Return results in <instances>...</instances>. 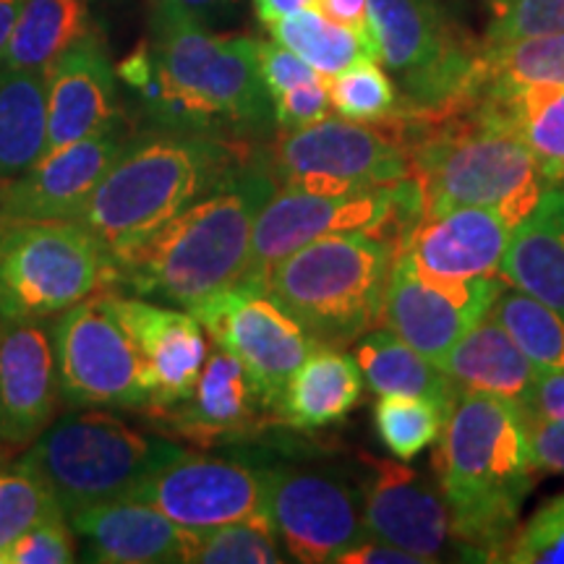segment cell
I'll return each instance as SVG.
<instances>
[{
  "label": "cell",
  "instance_id": "obj_1",
  "mask_svg": "<svg viewBox=\"0 0 564 564\" xmlns=\"http://www.w3.org/2000/svg\"><path fill=\"white\" fill-rule=\"evenodd\" d=\"M116 74L160 129L217 139L220 131H264L274 123L259 40L215 34L173 0H150V42Z\"/></svg>",
  "mask_w": 564,
  "mask_h": 564
},
{
  "label": "cell",
  "instance_id": "obj_2",
  "mask_svg": "<svg viewBox=\"0 0 564 564\" xmlns=\"http://www.w3.org/2000/svg\"><path fill=\"white\" fill-rule=\"evenodd\" d=\"M436 484L468 560H505L535 470L525 408L463 392L434 449Z\"/></svg>",
  "mask_w": 564,
  "mask_h": 564
},
{
  "label": "cell",
  "instance_id": "obj_3",
  "mask_svg": "<svg viewBox=\"0 0 564 564\" xmlns=\"http://www.w3.org/2000/svg\"><path fill=\"white\" fill-rule=\"evenodd\" d=\"M278 188L270 167L236 165L141 246L118 270L116 285L186 312L241 285L249 272L253 223Z\"/></svg>",
  "mask_w": 564,
  "mask_h": 564
},
{
  "label": "cell",
  "instance_id": "obj_4",
  "mask_svg": "<svg viewBox=\"0 0 564 564\" xmlns=\"http://www.w3.org/2000/svg\"><path fill=\"white\" fill-rule=\"evenodd\" d=\"M236 167L228 144L204 133L167 131L129 139L76 215L118 270L141 246L199 202Z\"/></svg>",
  "mask_w": 564,
  "mask_h": 564
},
{
  "label": "cell",
  "instance_id": "obj_5",
  "mask_svg": "<svg viewBox=\"0 0 564 564\" xmlns=\"http://www.w3.org/2000/svg\"><path fill=\"white\" fill-rule=\"evenodd\" d=\"M421 220L460 207H491L518 225L552 183L531 150L478 108L440 121L405 116Z\"/></svg>",
  "mask_w": 564,
  "mask_h": 564
},
{
  "label": "cell",
  "instance_id": "obj_6",
  "mask_svg": "<svg viewBox=\"0 0 564 564\" xmlns=\"http://www.w3.org/2000/svg\"><path fill=\"white\" fill-rule=\"evenodd\" d=\"M398 246L369 232L324 236L267 272L262 291L319 348H343L382 324Z\"/></svg>",
  "mask_w": 564,
  "mask_h": 564
},
{
  "label": "cell",
  "instance_id": "obj_7",
  "mask_svg": "<svg viewBox=\"0 0 564 564\" xmlns=\"http://www.w3.org/2000/svg\"><path fill=\"white\" fill-rule=\"evenodd\" d=\"M181 449L112 413L79 411L55 419L19 457L17 470L45 486L68 518L84 507L129 497Z\"/></svg>",
  "mask_w": 564,
  "mask_h": 564
},
{
  "label": "cell",
  "instance_id": "obj_8",
  "mask_svg": "<svg viewBox=\"0 0 564 564\" xmlns=\"http://www.w3.org/2000/svg\"><path fill=\"white\" fill-rule=\"evenodd\" d=\"M369 34L405 116L440 121L481 97V45H468L432 0H369Z\"/></svg>",
  "mask_w": 564,
  "mask_h": 564
},
{
  "label": "cell",
  "instance_id": "obj_9",
  "mask_svg": "<svg viewBox=\"0 0 564 564\" xmlns=\"http://www.w3.org/2000/svg\"><path fill=\"white\" fill-rule=\"evenodd\" d=\"M116 285L108 251L76 220H0V316H58Z\"/></svg>",
  "mask_w": 564,
  "mask_h": 564
},
{
  "label": "cell",
  "instance_id": "obj_10",
  "mask_svg": "<svg viewBox=\"0 0 564 564\" xmlns=\"http://www.w3.org/2000/svg\"><path fill=\"white\" fill-rule=\"evenodd\" d=\"M419 220L421 199L413 178L348 194L278 188L253 223L249 272L241 285L259 288L274 264L324 236L369 232L400 246Z\"/></svg>",
  "mask_w": 564,
  "mask_h": 564
},
{
  "label": "cell",
  "instance_id": "obj_11",
  "mask_svg": "<svg viewBox=\"0 0 564 564\" xmlns=\"http://www.w3.org/2000/svg\"><path fill=\"white\" fill-rule=\"evenodd\" d=\"M270 173L280 188L314 194H348L411 181L405 118L379 123L324 118L285 131L274 144Z\"/></svg>",
  "mask_w": 564,
  "mask_h": 564
},
{
  "label": "cell",
  "instance_id": "obj_12",
  "mask_svg": "<svg viewBox=\"0 0 564 564\" xmlns=\"http://www.w3.org/2000/svg\"><path fill=\"white\" fill-rule=\"evenodd\" d=\"M63 400L82 408H150L144 358L102 291L51 324Z\"/></svg>",
  "mask_w": 564,
  "mask_h": 564
},
{
  "label": "cell",
  "instance_id": "obj_13",
  "mask_svg": "<svg viewBox=\"0 0 564 564\" xmlns=\"http://www.w3.org/2000/svg\"><path fill=\"white\" fill-rule=\"evenodd\" d=\"M267 514L295 562H337L369 535L361 489L337 470L267 468Z\"/></svg>",
  "mask_w": 564,
  "mask_h": 564
},
{
  "label": "cell",
  "instance_id": "obj_14",
  "mask_svg": "<svg viewBox=\"0 0 564 564\" xmlns=\"http://www.w3.org/2000/svg\"><path fill=\"white\" fill-rule=\"evenodd\" d=\"M129 497L158 507L188 531H209L238 520H270L267 468L192 449H181L162 463Z\"/></svg>",
  "mask_w": 564,
  "mask_h": 564
},
{
  "label": "cell",
  "instance_id": "obj_15",
  "mask_svg": "<svg viewBox=\"0 0 564 564\" xmlns=\"http://www.w3.org/2000/svg\"><path fill=\"white\" fill-rule=\"evenodd\" d=\"M505 285L502 272L465 280L440 278L398 253L387 280L382 324L429 361L440 364L491 312Z\"/></svg>",
  "mask_w": 564,
  "mask_h": 564
},
{
  "label": "cell",
  "instance_id": "obj_16",
  "mask_svg": "<svg viewBox=\"0 0 564 564\" xmlns=\"http://www.w3.org/2000/svg\"><path fill=\"white\" fill-rule=\"evenodd\" d=\"M192 314L212 343L243 364L272 411L288 379L319 348L262 288L236 285L202 303Z\"/></svg>",
  "mask_w": 564,
  "mask_h": 564
},
{
  "label": "cell",
  "instance_id": "obj_17",
  "mask_svg": "<svg viewBox=\"0 0 564 564\" xmlns=\"http://www.w3.org/2000/svg\"><path fill=\"white\" fill-rule=\"evenodd\" d=\"M361 510L366 533L429 562L455 552L468 560L455 539L453 514L440 484L394 460H366L361 478Z\"/></svg>",
  "mask_w": 564,
  "mask_h": 564
},
{
  "label": "cell",
  "instance_id": "obj_18",
  "mask_svg": "<svg viewBox=\"0 0 564 564\" xmlns=\"http://www.w3.org/2000/svg\"><path fill=\"white\" fill-rule=\"evenodd\" d=\"M123 121L42 154L17 178L0 183V220H76L84 202L129 144Z\"/></svg>",
  "mask_w": 564,
  "mask_h": 564
},
{
  "label": "cell",
  "instance_id": "obj_19",
  "mask_svg": "<svg viewBox=\"0 0 564 564\" xmlns=\"http://www.w3.org/2000/svg\"><path fill=\"white\" fill-rule=\"evenodd\" d=\"M110 308L137 343L150 377V408L167 411L194 392L212 345L199 319L178 306L105 293Z\"/></svg>",
  "mask_w": 564,
  "mask_h": 564
},
{
  "label": "cell",
  "instance_id": "obj_20",
  "mask_svg": "<svg viewBox=\"0 0 564 564\" xmlns=\"http://www.w3.org/2000/svg\"><path fill=\"white\" fill-rule=\"evenodd\" d=\"M58 394L51 329L0 316V442L30 447L53 423Z\"/></svg>",
  "mask_w": 564,
  "mask_h": 564
},
{
  "label": "cell",
  "instance_id": "obj_21",
  "mask_svg": "<svg viewBox=\"0 0 564 564\" xmlns=\"http://www.w3.org/2000/svg\"><path fill=\"white\" fill-rule=\"evenodd\" d=\"M47 84V141L51 154L123 121L118 105V74L108 47L97 32L68 47L45 70Z\"/></svg>",
  "mask_w": 564,
  "mask_h": 564
},
{
  "label": "cell",
  "instance_id": "obj_22",
  "mask_svg": "<svg viewBox=\"0 0 564 564\" xmlns=\"http://www.w3.org/2000/svg\"><path fill=\"white\" fill-rule=\"evenodd\" d=\"M70 531L87 544L89 562L102 564H183L192 562L194 531L158 507L123 497L68 514Z\"/></svg>",
  "mask_w": 564,
  "mask_h": 564
},
{
  "label": "cell",
  "instance_id": "obj_23",
  "mask_svg": "<svg viewBox=\"0 0 564 564\" xmlns=\"http://www.w3.org/2000/svg\"><path fill=\"white\" fill-rule=\"evenodd\" d=\"M267 411L272 408L264 403L243 364L220 345H212L194 392L160 415L173 434L199 447H212L257 432Z\"/></svg>",
  "mask_w": 564,
  "mask_h": 564
},
{
  "label": "cell",
  "instance_id": "obj_24",
  "mask_svg": "<svg viewBox=\"0 0 564 564\" xmlns=\"http://www.w3.org/2000/svg\"><path fill=\"white\" fill-rule=\"evenodd\" d=\"M512 225L491 207H460L423 217L400 241L398 253L440 278H481L502 267Z\"/></svg>",
  "mask_w": 564,
  "mask_h": 564
},
{
  "label": "cell",
  "instance_id": "obj_25",
  "mask_svg": "<svg viewBox=\"0 0 564 564\" xmlns=\"http://www.w3.org/2000/svg\"><path fill=\"white\" fill-rule=\"evenodd\" d=\"M440 366L463 392L497 394L520 408L531 405L541 373L491 314L470 327Z\"/></svg>",
  "mask_w": 564,
  "mask_h": 564
},
{
  "label": "cell",
  "instance_id": "obj_26",
  "mask_svg": "<svg viewBox=\"0 0 564 564\" xmlns=\"http://www.w3.org/2000/svg\"><path fill=\"white\" fill-rule=\"evenodd\" d=\"M499 272L510 285L564 314V192L549 186L512 228Z\"/></svg>",
  "mask_w": 564,
  "mask_h": 564
},
{
  "label": "cell",
  "instance_id": "obj_27",
  "mask_svg": "<svg viewBox=\"0 0 564 564\" xmlns=\"http://www.w3.org/2000/svg\"><path fill=\"white\" fill-rule=\"evenodd\" d=\"M474 108L523 141L552 186L564 178V87H486Z\"/></svg>",
  "mask_w": 564,
  "mask_h": 564
},
{
  "label": "cell",
  "instance_id": "obj_28",
  "mask_svg": "<svg viewBox=\"0 0 564 564\" xmlns=\"http://www.w3.org/2000/svg\"><path fill=\"white\" fill-rule=\"evenodd\" d=\"M364 390V373L356 358L335 348H316L288 379L278 419L293 429H324L345 419Z\"/></svg>",
  "mask_w": 564,
  "mask_h": 564
},
{
  "label": "cell",
  "instance_id": "obj_29",
  "mask_svg": "<svg viewBox=\"0 0 564 564\" xmlns=\"http://www.w3.org/2000/svg\"><path fill=\"white\" fill-rule=\"evenodd\" d=\"M352 358L364 373V382L377 394L429 400L444 415H449L463 394L440 364L429 361L390 329H371L358 337Z\"/></svg>",
  "mask_w": 564,
  "mask_h": 564
},
{
  "label": "cell",
  "instance_id": "obj_30",
  "mask_svg": "<svg viewBox=\"0 0 564 564\" xmlns=\"http://www.w3.org/2000/svg\"><path fill=\"white\" fill-rule=\"evenodd\" d=\"M45 74L0 66V183L17 178L45 152Z\"/></svg>",
  "mask_w": 564,
  "mask_h": 564
},
{
  "label": "cell",
  "instance_id": "obj_31",
  "mask_svg": "<svg viewBox=\"0 0 564 564\" xmlns=\"http://www.w3.org/2000/svg\"><path fill=\"white\" fill-rule=\"evenodd\" d=\"M89 32L95 30L87 0H24L0 66L45 74Z\"/></svg>",
  "mask_w": 564,
  "mask_h": 564
},
{
  "label": "cell",
  "instance_id": "obj_32",
  "mask_svg": "<svg viewBox=\"0 0 564 564\" xmlns=\"http://www.w3.org/2000/svg\"><path fill=\"white\" fill-rule=\"evenodd\" d=\"M267 30L272 32V37L280 45L301 55L308 66L319 70L327 79L358 61H377V47H373L371 34L337 24V21L324 17L316 6L272 21Z\"/></svg>",
  "mask_w": 564,
  "mask_h": 564
},
{
  "label": "cell",
  "instance_id": "obj_33",
  "mask_svg": "<svg viewBox=\"0 0 564 564\" xmlns=\"http://www.w3.org/2000/svg\"><path fill=\"white\" fill-rule=\"evenodd\" d=\"M539 371H564V314L520 288H502L491 312Z\"/></svg>",
  "mask_w": 564,
  "mask_h": 564
},
{
  "label": "cell",
  "instance_id": "obj_34",
  "mask_svg": "<svg viewBox=\"0 0 564 564\" xmlns=\"http://www.w3.org/2000/svg\"><path fill=\"white\" fill-rule=\"evenodd\" d=\"M481 82L484 89L533 84L564 87V32L514 40L497 47H486L481 42Z\"/></svg>",
  "mask_w": 564,
  "mask_h": 564
},
{
  "label": "cell",
  "instance_id": "obj_35",
  "mask_svg": "<svg viewBox=\"0 0 564 564\" xmlns=\"http://www.w3.org/2000/svg\"><path fill=\"white\" fill-rule=\"evenodd\" d=\"M329 102L340 118L358 123H379L405 116L400 89L379 61H358L327 79Z\"/></svg>",
  "mask_w": 564,
  "mask_h": 564
},
{
  "label": "cell",
  "instance_id": "obj_36",
  "mask_svg": "<svg viewBox=\"0 0 564 564\" xmlns=\"http://www.w3.org/2000/svg\"><path fill=\"white\" fill-rule=\"evenodd\" d=\"M444 421L447 415L434 403L405 394H382L373 408L379 440L398 460H413L423 449L432 447L440 440Z\"/></svg>",
  "mask_w": 564,
  "mask_h": 564
},
{
  "label": "cell",
  "instance_id": "obj_37",
  "mask_svg": "<svg viewBox=\"0 0 564 564\" xmlns=\"http://www.w3.org/2000/svg\"><path fill=\"white\" fill-rule=\"evenodd\" d=\"M192 562L199 564H278L282 541L270 520H238L209 531H194Z\"/></svg>",
  "mask_w": 564,
  "mask_h": 564
},
{
  "label": "cell",
  "instance_id": "obj_38",
  "mask_svg": "<svg viewBox=\"0 0 564 564\" xmlns=\"http://www.w3.org/2000/svg\"><path fill=\"white\" fill-rule=\"evenodd\" d=\"M58 514H63L61 505L45 486L17 468L0 470V564H9L6 554L13 541Z\"/></svg>",
  "mask_w": 564,
  "mask_h": 564
},
{
  "label": "cell",
  "instance_id": "obj_39",
  "mask_svg": "<svg viewBox=\"0 0 564 564\" xmlns=\"http://www.w3.org/2000/svg\"><path fill=\"white\" fill-rule=\"evenodd\" d=\"M491 6L494 19L484 40L486 47L564 32V0H491Z\"/></svg>",
  "mask_w": 564,
  "mask_h": 564
},
{
  "label": "cell",
  "instance_id": "obj_40",
  "mask_svg": "<svg viewBox=\"0 0 564 564\" xmlns=\"http://www.w3.org/2000/svg\"><path fill=\"white\" fill-rule=\"evenodd\" d=\"M505 562L564 564V494L541 505L523 528H518Z\"/></svg>",
  "mask_w": 564,
  "mask_h": 564
},
{
  "label": "cell",
  "instance_id": "obj_41",
  "mask_svg": "<svg viewBox=\"0 0 564 564\" xmlns=\"http://www.w3.org/2000/svg\"><path fill=\"white\" fill-rule=\"evenodd\" d=\"M66 514L45 520L26 531L6 554L9 564H68L76 560L74 533L66 525Z\"/></svg>",
  "mask_w": 564,
  "mask_h": 564
},
{
  "label": "cell",
  "instance_id": "obj_42",
  "mask_svg": "<svg viewBox=\"0 0 564 564\" xmlns=\"http://www.w3.org/2000/svg\"><path fill=\"white\" fill-rule=\"evenodd\" d=\"M272 108L274 123H278L282 131H299L312 123L324 121V118H329V112H333L327 76H322V79H316L312 84H301V87L274 97Z\"/></svg>",
  "mask_w": 564,
  "mask_h": 564
},
{
  "label": "cell",
  "instance_id": "obj_43",
  "mask_svg": "<svg viewBox=\"0 0 564 564\" xmlns=\"http://www.w3.org/2000/svg\"><path fill=\"white\" fill-rule=\"evenodd\" d=\"M259 68H262V79L272 100L285 95V91L301 87V84H312L316 79H322L319 70H314L301 55L288 51V47L280 45L278 40L259 42Z\"/></svg>",
  "mask_w": 564,
  "mask_h": 564
},
{
  "label": "cell",
  "instance_id": "obj_44",
  "mask_svg": "<svg viewBox=\"0 0 564 564\" xmlns=\"http://www.w3.org/2000/svg\"><path fill=\"white\" fill-rule=\"evenodd\" d=\"M528 434H531L533 460L539 470L564 474V421L528 413Z\"/></svg>",
  "mask_w": 564,
  "mask_h": 564
},
{
  "label": "cell",
  "instance_id": "obj_45",
  "mask_svg": "<svg viewBox=\"0 0 564 564\" xmlns=\"http://www.w3.org/2000/svg\"><path fill=\"white\" fill-rule=\"evenodd\" d=\"M337 564H432L426 556H419L405 549L387 544L382 539H373L366 535L364 541H358L356 546H350Z\"/></svg>",
  "mask_w": 564,
  "mask_h": 564
},
{
  "label": "cell",
  "instance_id": "obj_46",
  "mask_svg": "<svg viewBox=\"0 0 564 564\" xmlns=\"http://www.w3.org/2000/svg\"><path fill=\"white\" fill-rule=\"evenodd\" d=\"M528 413L541 415V419L564 421V371H541L535 379L531 405Z\"/></svg>",
  "mask_w": 564,
  "mask_h": 564
},
{
  "label": "cell",
  "instance_id": "obj_47",
  "mask_svg": "<svg viewBox=\"0 0 564 564\" xmlns=\"http://www.w3.org/2000/svg\"><path fill=\"white\" fill-rule=\"evenodd\" d=\"M316 9L337 24L369 34V0H316Z\"/></svg>",
  "mask_w": 564,
  "mask_h": 564
},
{
  "label": "cell",
  "instance_id": "obj_48",
  "mask_svg": "<svg viewBox=\"0 0 564 564\" xmlns=\"http://www.w3.org/2000/svg\"><path fill=\"white\" fill-rule=\"evenodd\" d=\"M173 3L181 6L183 11H188L194 19H199L207 26L225 21L238 9V0H173Z\"/></svg>",
  "mask_w": 564,
  "mask_h": 564
},
{
  "label": "cell",
  "instance_id": "obj_49",
  "mask_svg": "<svg viewBox=\"0 0 564 564\" xmlns=\"http://www.w3.org/2000/svg\"><path fill=\"white\" fill-rule=\"evenodd\" d=\"M253 6H257V13L259 19L264 21V26H270L272 21H278L282 17H291L295 11L312 9V6H316V0H253Z\"/></svg>",
  "mask_w": 564,
  "mask_h": 564
},
{
  "label": "cell",
  "instance_id": "obj_50",
  "mask_svg": "<svg viewBox=\"0 0 564 564\" xmlns=\"http://www.w3.org/2000/svg\"><path fill=\"white\" fill-rule=\"evenodd\" d=\"M21 6H24V0H0V61H3L6 47H9Z\"/></svg>",
  "mask_w": 564,
  "mask_h": 564
}]
</instances>
